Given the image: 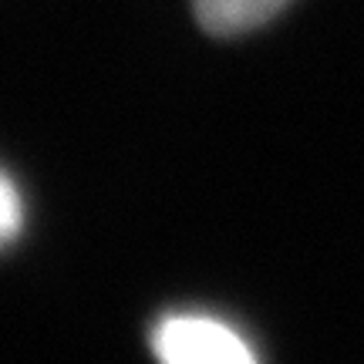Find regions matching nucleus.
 Here are the masks:
<instances>
[{
  "instance_id": "obj_2",
  "label": "nucleus",
  "mask_w": 364,
  "mask_h": 364,
  "mask_svg": "<svg viewBox=\"0 0 364 364\" xmlns=\"http://www.w3.org/2000/svg\"><path fill=\"white\" fill-rule=\"evenodd\" d=\"M287 4L290 0H193V11L203 31L226 38L267 24Z\"/></svg>"
},
{
  "instance_id": "obj_1",
  "label": "nucleus",
  "mask_w": 364,
  "mask_h": 364,
  "mask_svg": "<svg viewBox=\"0 0 364 364\" xmlns=\"http://www.w3.org/2000/svg\"><path fill=\"white\" fill-rule=\"evenodd\" d=\"M152 351L169 364H250L243 334L206 314H169L152 331Z\"/></svg>"
},
{
  "instance_id": "obj_3",
  "label": "nucleus",
  "mask_w": 364,
  "mask_h": 364,
  "mask_svg": "<svg viewBox=\"0 0 364 364\" xmlns=\"http://www.w3.org/2000/svg\"><path fill=\"white\" fill-rule=\"evenodd\" d=\"M24 226V199L7 172H0V250L11 247Z\"/></svg>"
}]
</instances>
